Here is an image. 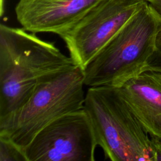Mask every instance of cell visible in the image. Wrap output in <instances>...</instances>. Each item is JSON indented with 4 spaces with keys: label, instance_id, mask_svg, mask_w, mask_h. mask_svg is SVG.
<instances>
[{
    "label": "cell",
    "instance_id": "6da1fadb",
    "mask_svg": "<svg viewBox=\"0 0 161 161\" xmlns=\"http://www.w3.org/2000/svg\"><path fill=\"white\" fill-rule=\"evenodd\" d=\"M35 34L0 25V121L21 108L40 82L77 66L55 42Z\"/></svg>",
    "mask_w": 161,
    "mask_h": 161
},
{
    "label": "cell",
    "instance_id": "7a4b0ae2",
    "mask_svg": "<svg viewBox=\"0 0 161 161\" xmlns=\"http://www.w3.org/2000/svg\"><path fill=\"white\" fill-rule=\"evenodd\" d=\"M161 16L146 1L82 69L89 87H119L145 70L157 49Z\"/></svg>",
    "mask_w": 161,
    "mask_h": 161
},
{
    "label": "cell",
    "instance_id": "3957f363",
    "mask_svg": "<svg viewBox=\"0 0 161 161\" xmlns=\"http://www.w3.org/2000/svg\"><path fill=\"white\" fill-rule=\"evenodd\" d=\"M84 109L91 121L97 146L112 161H156L149 135L117 87H89Z\"/></svg>",
    "mask_w": 161,
    "mask_h": 161
},
{
    "label": "cell",
    "instance_id": "277c9868",
    "mask_svg": "<svg viewBox=\"0 0 161 161\" xmlns=\"http://www.w3.org/2000/svg\"><path fill=\"white\" fill-rule=\"evenodd\" d=\"M84 86L83 70L79 66L40 82L21 108L0 121V136L11 140L23 152L44 127L84 108Z\"/></svg>",
    "mask_w": 161,
    "mask_h": 161
},
{
    "label": "cell",
    "instance_id": "5b68a950",
    "mask_svg": "<svg viewBox=\"0 0 161 161\" xmlns=\"http://www.w3.org/2000/svg\"><path fill=\"white\" fill-rule=\"evenodd\" d=\"M97 146L91 121L83 108L44 127L23 152L27 161H94Z\"/></svg>",
    "mask_w": 161,
    "mask_h": 161
},
{
    "label": "cell",
    "instance_id": "8992f818",
    "mask_svg": "<svg viewBox=\"0 0 161 161\" xmlns=\"http://www.w3.org/2000/svg\"><path fill=\"white\" fill-rule=\"evenodd\" d=\"M143 0H104L59 36L82 69L126 23Z\"/></svg>",
    "mask_w": 161,
    "mask_h": 161
},
{
    "label": "cell",
    "instance_id": "52a82bcc",
    "mask_svg": "<svg viewBox=\"0 0 161 161\" xmlns=\"http://www.w3.org/2000/svg\"><path fill=\"white\" fill-rule=\"evenodd\" d=\"M103 1L19 0L15 13L18 23L25 30L59 36Z\"/></svg>",
    "mask_w": 161,
    "mask_h": 161
},
{
    "label": "cell",
    "instance_id": "ba28073f",
    "mask_svg": "<svg viewBox=\"0 0 161 161\" xmlns=\"http://www.w3.org/2000/svg\"><path fill=\"white\" fill-rule=\"evenodd\" d=\"M117 88L150 138L161 142V74L147 69Z\"/></svg>",
    "mask_w": 161,
    "mask_h": 161
},
{
    "label": "cell",
    "instance_id": "9c48e42d",
    "mask_svg": "<svg viewBox=\"0 0 161 161\" xmlns=\"http://www.w3.org/2000/svg\"><path fill=\"white\" fill-rule=\"evenodd\" d=\"M0 161H27L23 152L11 140L0 136Z\"/></svg>",
    "mask_w": 161,
    "mask_h": 161
},
{
    "label": "cell",
    "instance_id": "30bf717a",
    "mask_svg": "<svg viewBox=\"0 0 161 161\" xmlns=\"http://www.w3.org/2000/svg\"><path fill=\"white\" fill-rule=\"evenodd\" d=\"M154 70L161 74V50L156 49L148 60L146 69Z\"/></svg>",
    "mask_w": 161,
    "mask_h": 161
},
{
    "label": "cell",
    "instance_id": "8fae6325",
    "mask_svg": "<svg viewBox=\"0 0 161 161\" xmlns=\"http://www.w3.org/2000/svg\"><path fill=\"white\" fill-rule=\"evenodd\" d=\"M155 151V160H161V142L152 140Z\"/></svg>",
    "mask_w": 161,
    "mask_h": 161
},
{
    "label": "cell",
    "instance_id": "7c38bea8",
    "mask_svg": "<svg viewBox=\"0 0 161 161\" xmlns=\"http://www.w3.org/2000/svg\"><path fill=\"white\" fill-rule=\"evenodd\" d=\"M147 2L161 16V0H143Z\"/></svg>",
    "mask_w": 161,
    "mask_h": 161
},
{
    "label": "cell",
    "instance_id": "4fadbf2b",
    "mask_svg": "<svg viewBox=\"0 0 161 161\" xmlns=\"http://www.w3.org/2000/svg\"><path fill=\"white\" fill-rule=\"evenodd\" d=\"M156 48L157 50H161V27L157 34V40H156Z\"/></svg>",
    "mask_w": 161,
    "mask_h": 161
}]
</instances>
